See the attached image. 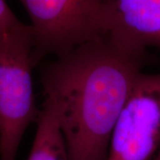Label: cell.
Masks as SVG:
<instances>
[{
    "label": "cell",
    "instance_id": "6da1fadb",
    "mask_svg": "<svg viewBox=\"0 0 160 160\" xmlns=\"http://www.w3.org/2000/svg\"><path fill=\"white\" fill-rule=\"evenodd\" d=\"M146 55L97 37L43 68L42 86L55 106L69 160L107 159L112 131Z\"/></svg>",
    "mask_w": 160,
    "mask_h": 160
},
{
    "label": "cell",
    "instance_id": "7a4b0ae2",
    "mask_svg": "<svg viewBox=\"0 0 160 160\" xmlns=\"http://www.w3.org/2000/svg\"><path fill=\"white\" fill-rule=\"evenodd\" d=\"M33 65L30 26L22 22L0 31V160H16L24 132L38 117Z\"/></svg>",
    "mask_w": 160,
    "mask_h": 160
},
{
    "label": "cell",
    "instance_id": "3957f363",
    "mask_svg": "<svg viewBox=\"0 0 160 160\" xmlns=\"http://www.w3.org/2000/svg\"><path fill=\"white\" fill-rule=\"evenodd\" d=\"M30 19L33 61L58 56L97 36L103 0H19Z\"/></svg>",
    "mask_w": 160,
    "mask_h": 160
},
{
    "label": "cell",
    "instance_id": "277c9868",
    "mask_svg": "<svg viewBox=\"0 0 160 160\" xmlns=\"http://www.w3.org/2000/svg\"><path fill=\"white\" fill-rule=\"evenodd\" d=\"M159 147L160 72H142L115 125L106 160H152Z\"/></svg>",
    "mask_w": 160,
    "mask_h": 160
},
{
    "label": "cell",
    "instance_id": "5b68a950",
    "mask_svg": "<svg viewBox=\"0 0 160 160\" xmlns=\"http://www.w3.org/2000/svg\"><path fill=\"white\" fill-rule=\"evenodd\" d=\"M97 37L136 50L160 49V0H103Z\"/></svg>",
    "mask_w": 160,
    "mask_h": 160
},
{
    "label": "cell",
    "instance_id": "8992f818",
    "mask_svg": "<svg viewBox=\"0 0 160 160\" xmlns=\"http://www.w3.org/2000/svg\"><path fill=\"white\" fill-rule=\"evenodd\" d=\"M28 160H69L54 104L46 98L37 118V131Z\"/></svg>",
    "mask_w": 160,
    "mask_h": 160
},
{
    "label": "cell",
    "instance_id": "52a82bcc",
    "mask_svg": "<svg viewBox=\"0 0 160 160\" xmlns=\"http://www.w3.org/2000/svg\"><path fill=\"white\" fill-rule=\"evenodd\" d=\"M22 22L12 12L5 0H0V31L14 28Z\"/></svg>",
    "mask_w": 160,
    "mask_h": 160
},
{
    "label": "cell",
    "instance_id": "ba28073f",
    "mask_svg": "<svg viewBox=\"0 0 160 160\" xmlns=\"http://www.w3.org/2000/svg\"><path fill=\"white\" fill-rule=\"evenodd\" d=\"M152 160H160V147L158 150V152L154 156V158H152Z\"/></svg>",
    "mask_w": 160,
    "mask_h": 160
}]
</instances>
